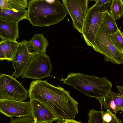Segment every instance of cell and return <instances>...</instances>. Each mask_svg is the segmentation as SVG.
Masks as SVG:
<instances>
[{
    "mask_svg": "<svg viewBox=\"0 0 123 123\" xmlns=\"http://www.w3.org/2000/svg\"><path fill=\"white\" fill-rule=\"evenodd\" d=\"M28 93L30 100L38 101L59 119H74L79 113L78 102L71 96L69 91L59 85L55 86L46 80H33Z\"/></svg>",
    "mask_w": 123,
    "mask_h": 123,
    "instance_id": "1",
    "label": "cell"
},
{
    "mask_svg": "<svg viewBox=\"0 0 123 123\" xmlns=\"http://www.w3.org/2000/svg\"><path fill=\"white\" fill-rule=\"evenodd\" d=\"M27 19L34 26L43 27L58 24L67 15L59 0H30Z\"/></svg>",
    "mask_w": 123,
    "mask_h": 123,
    "instance_id": "2",
    "label": "cell"
},
{
    "mask_svg": "<svg viewBox=\"0 0 123 123\" xmlns=\"http://www.w3.org/2000/svg\"><path fill=\"white\" fill-rule=\"evenodd\" d=\"M63 81V84L72 86L85 95L97 99L106 96L112 86V82L105 77H99L79 72L70 73Z\"/></svg>",
    "mask_w": 123,
    "mask_h": 123,
    "instance_id": "3",
    "label": "cell"
},
{
    "mask_svg": "<svg viewBox=\"0 0 123 123\" xmlns=\"http://www.w3.org/2000/svg\"><path fill=\"white\" fill-rule=\"evenodd\" d=\"M111 3L100 6L94 5L89 9L84 22L82 33L88 46L92 47L106 12H110Z\"/></svg>",
    "mask_w": 123,
    "mask_h": 123,
    "instance_id": "4",
    "label": "cell"
},
{
    "mask_svg": "<svg viewBox=\"0 0 123 123\" xmlns=\"http://www.w3.org/2000/svg\"><path fill=\"white\" fill-rule=\"evenodd\" d=\"M92 47L95 51L103 56L105 62L118 65L123 64V53L114 45L109 35L105 32L102 24L97 32Z\"/></svg>",
    "mask_w": 123,
    "mask_h": 123,
    "instance_id": "5",
    "label": "cell"
},
{
    "mask_svg": "<svg viewBox=\"0 0 123 123\" xmlns=\"http://www.w3.org/2000/svg\"><path fill=\"white\" fill-rule=\"evenodd\" d=\"M52 68L47 54L34 51L22 78L40 80L50 76Z\"/></svg>",
    "mask_w": 123,
    "mask_h": 123,
    "instance_id": "6",
    "label": "cell"
},
{
    "mask_svg": "<svg viewBox=\"0 0 123 123\" xmlns=\"http://www.w3.org/2000/svg\"><path fill=\"white\" fill-rule=\"evenodd\" d=\"M28 93V91L13 76L0 74V98L23 101L27 98Z\"/></svg>",
    "mask_w": 123,
    "mask_h": 123,
    "instance_id": "7",
    "label": "cell"
},
{
    "mask_svg": "<svg viewBox=\"0 0 123 123\" xmlns=\"http://www.w3.org/2000/svg\"><path fill=\"white\" fill-rule=\"evenodd\" d=\"M63 5L72 20L74 28L82 34L83 25L89 8L87 0H62Z\"/></svg>",
    "mask_w": 123,
    "mask_h": 123,
    "instance_id": "8",
    "label": "cell"
},
{
    "mask_svg": "<svg viewBox=\"0 0 123 123\" xmlns=\"http://www.w3.org/2000/svg\"><path fill=\"white\" fill-rule=\"evenodd\" d=\"M0 112L2 114L10 117L32 116L30 101L23 102L0 98Z\"/></svg>",
    "mask_w": 123,
    "mask_h": 123,
    "instance_id": "9",
    "label": "cell"
},
{
    "mask_svg": "<svg viewBox=\"0 0 123 123\" xmlns=\"http://www.w3.org/2000/svg\"><path fill=\"white\" fill-rule=\"evenodd\" d=\"M28 41L24 40L19 42L12 62L14 72L12 76L16 79L23 75L32 56L34 52L28 48Z\"/></svg>",
    "mask_w": 123,
    "mask_h": 123,
    "instance_id": "10",
    "label": "cell"
},
{
    "mask_svg": "<svg viewBox=\"0 0 123 123\" xmlns=\"http://www.w3.org/2000/svg\"><path fill=\"white\" fill-rule=\"evenodd\" d=\"M32 117L35 123H53L59 118L50 110L36 100H30Z\"/></svg>",
    "mask_w": 123,
    "mask_h": 123,
    "instance_id": "11",
    "label": "cell"
},
{
    "mask_svg": "<svg viewBox=\"0 0 123 123\" xmlns=\"http://www.w3.org/2000/svg\"><path fill=\"white\" fill-rule=\"evenodd\" d=\"M18 23L0 19V37L1 41H17L19 37Z\"/></svg>",
    "mask_w": 123,
    "mask_h": 123,
    "instance_id": "12",
    "label": "cell"
},
{
    "mask_svg": "<svg viewBox=\"0 0 123 123\" xmlns=\"http://www.w3.org/2000/svg\"><path fill=\"white\" fill-rule=\"evenodd\" d=\"M19 42L17 41H1L0 43V60L12 61Z\"/></svg>",
    "mask_w": 123,
    "mask_h": 123,
    "instance_id": "13",
    "label": "cell"
},
{
    "mask_svg": "<svg viewBox=\"0 0 123 123\" xmlns=\"http://www.w3.org/2000/svg\"><path fill=\"white\" fill-rule=\"evenodd\" d=\"M28 48L31 51L38 53H46L47 47L49 45L48 41L43 34H34L28 42Z\"/></svg>",
    "mask_w": 123,
    "mask_h": 123,
    "instance_id": "14",
    "label": "cell"
},
{
    "mask_svg": "<svg viewBox=\"0 0 123 123\" xmlns=\"http://www.w3.org/2000/svg\"><path fill=\"white\" fill-rule=\"evenodd\" d=\"M27 10H0V19L10 22H18L27 19Z\"/></svg>",
    "mask_w": 123,
    "mask_h": 123,
    "instance_id": "15",
    "label": "cell"
},
{
    "mask_svg": "<svg viewBox=\"0 0 123 123\" xmlns=\"http://www.w3.org/2000/svg\"><path fill=\"white\" fill-rule=\"evenodd\" d=\"M115 20L109 12H106L102 24L105 32L109 35L115 33L118 30Z\"/></svg>",
    "mask_w": 123,
    "mask_h": 123,
    "instance_id": "16",
    "label": "cell"
},
{
    "mask_svg": "<svg viewBox=\"0 0 123 123\" xmlns=\"http://www.w3.org/2000/svg\"><path fill=\"white\" fill-rule=\"evenodd\" d=\"M117 92L116 93L111 90L107 97L112 98L115 102L117 106V112L123 111V86H117Z\"/></svg>",
    "mask_w": 123,
    "mask_h": 123,
    "instance_id": "17",
    "label": "cell"
},
{
    "mask_svg": "<svg viewBox=\"0 0 123 123\" xmlns=\"http://www.w3.org/2000/svg\"><path fill=\"white\" fill-rule=\"evenodd\" d=\"M110 13L115 20L123 14V5L121 0H113L111 3Z\"/></svg>",
    "mask_w": 123,
    "mask_h": 123,
    "instance_id": "18",
    "label": "cell"
},
{
    "mask_svg": "<svg viewBox=\"0 0 123 123\" xmlns=\"http://www.w3.org/2000/svg\"><path fill=\"white\" fill-rule=\"evenodd\" d=\"M109 37L115 47L120 52L123 53V33L118 28L115 33L109 35Z\"/></svg>",
    "mask_w": 123,
    "mask_h": 123,
    "instance_id": "19",
    "label": "cell"
},
{
    "mask_svg": "<svg viewBox=\"0 0 123 123\" xmlns=\"http://www.w3.org/2000/svg\"><path fill=\"white\" fill-rule=\"evenodd\" d=\"M104 111H97L94 109L89 111L88 115V123H105L103 116Z\"/></svg>",
    "mask_w": 123,
    "mask_h": 123,
    "instance_id": "20",
    "label": "cell"
},
{
    "mask_svg": "<svg viewBox=\"0 0 123 123\" xmlns=\"http://www.w3.org/2000/svg\"><path fill=\"white\" fill-rule=\"evenodd\" d=\"M101 107L103 106L104 109L110 111L113 113L117 112L116 105L113 99L106 96L103 98L98 99Z\"/></svg>",
    "mask_w": 123,
    "mask_h": 123,
    "instance_id": "21",
    "label": "cell"
},
{
    "mask_svg": "<svg viewBox=\"0 0 123 123\" xmlns=\"http://www.w3.org/2000/svg\"><path fill=\"white\" fill-rule=\"evenodd\" d=\"M28 4L26 0H8V7L10 10H25L28 8Z\"/></svg>",
    "mask_w": 123,
    "mask_h": 123,
    "instance_id": "22",
    "label": "cell"
},
{
    "mask_svg": "<svg viewBox=\"0 0 123 123\" xmlns=\"http://www.w3.org/2000/svg\"><path fill=\"white\" fill-rule=\"evenodd\" d=\"M8 123H35L32 116L19 117L15 118H12Z\"/></svg>",
    "mask_w": 123,
    "mask_h": 123,
    "instance_id": "23",
    "label": "cell"
},
{
    "mask_svg": "<svg viewBox=\"0 0 123 123\" xmlns=\"http://www.w3.org/2000/svg\"><path fill=\"white\" fill-rule=\"evenodd\" d=\"M111 113L112 112L108 110H107L105 112H104L103 118V120L105 122L108 123L112 121V116Z\"/></svg>",
    "mask_w": 123,
    "mask_h": 123,
    "instance_id": "24",
    "label": "cell"
},
{
    "mask_svg": "<svg viewBox=\"0 0 123 123\" xmlns=\"http://www.w3.org/2000/svg\"><path fill=\"white\" fill-rule=\"evenodd\" d=\"M8 0H0V10L3 11L9 9L8 7Z\"/></svg>",
    "mask_w": 123,
    "mask_h": 123,
    "instance_id": "25",
    "label": "cell"
},
{
    "mask_svg": "<svg viewBox=\"0 0 123 123\" xmlns=\"http://www.w3.org/2000/svg\"><path fill=\"white\" fill-rule=\"evenodd\" d=\"M96 3L94 5L97 6H101L107 3H111L112 0H95Z\"/></svg>",
    "mask_w": 123,
    "mask_h": 123,
    "instance_id": "26",
    "label": "cell"
},
{
    "mask_svg": "<svg viewBox=\"0 0 123 123\" xmlns=\"http://www.w3.org/2000/svg\"><path fill=\"white\" fill-rule=\"evenodd\" d=\"M111 114L112 116V119L110 123H123L121 120L116 117V114L113 113H111Z\"/></svg>",
    "mask_w": 123,
    "mask_h": 123,
    "instance_id": "27",
    "label": "cell"
},
{
    "mask_svg": "<svg viewBox=\"0 0 123 123\" xmlns=\"http://www.w3.org/2000/svg\"><path fill=\"white\" fill-rule=\"evenodd\" d=\"M65 123H82L81 122L76 121L73 119H62Z\"/></svg>",
    "mask_w": 123,
    "mask_h": 123,
    "instance_id": "28",
    "label": "cell"
},
{
    "mask_svg": "<svg viewBox=\"0 0 123 123\" xmlns=\"http://www.w3.org/2000/svg\"><path fill=\"white\" fill-rule=\"evenodd\" d=\"M121 0L123 5V0Z\"/></svg>",
    "mask_w": 123,
    "mask_h": 123,
    "instance_id": "29",
    "label": "cell"
},
{
    "mask_svg": "<svg viewBox=\"0 0 123 123\" xmlns=\"http://www.w3.org/2000/svg\"><path fill=\"white\" fill-rule=\"evenodd\" d=\"M57 123H65L64 122H62L60 123V122H58Z\"/></svg>",
    "mask_w": 123,
    "mask_h": 123,
    "instance_id": "30",
    "label": "cell"
},
{
    "mask_svg": "<svg viewBox=\"0 0 123 123\" xmlns=\"http://www.w3.org/2000/svg\"></svg>",
    "mask_w": 123,
    "mask_h": 123,
    "instance_id": "31",
    "label": "cell"
},
{
    "mask_svg": "<svg viewBox=\"0 0 123 123\" xmlns=\"http://www.w3.org/2000/svg\"></svg>",
    "mask_w": 123,
    "mask_h": 123,
    "instance_id": "32",
    "label": "cell"
}]
</instances>
